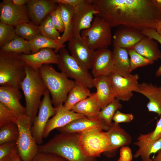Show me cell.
I'll return each mask as SVG.
<instances>
[{
  "label": "cell",
  "instance_id": "17",
  "mask_svg": "<svg viewBox=\"0 0 161 161\" xmlns=\"http://www.w3.org/2000/svg\"><path fill=\"white\" fill-rule=\"evenodd\" d=\"M55 108L56 113L48 120L44 131L43 138L47 137L53 130L63 127L75 120L85 117L67 109L63 105Z\"/></svg>",
  "mask_w": 161,
  "mask_h": 161
},
{
  "label": "cell",
  "instance_id": "30",
  "mask_svg": "<svg viewBox=\"0 0 161 161\" xmlns=\"http://www.w3.org/2000/svg\"><path fill=\"white\" fill-rule=\"evenodd\" d=\"M91 94L87 86L75 81V84L69 93L63 105L67 109L71 110L76 104L89 97Z\"/></svg>",
  "mask_w": 161,
  "mask_h": 161
},
{
  "label": "cell",
  "instance_id": "46",
  "mask_svg": "<svg viewBox=\"0 0 161 161\" xmlns=\"http://www.w3.org/2000/svg\"><path fill=\"white\" fill-rule=\"evenodd\" d=\"M58 4L69 5L74 7L85 2L86 0H53Z\"/></svg>",
  "mask_w": 161,
  "mask_h": 161
},
{
  "label": "cell",
  "instance_id": "51",
  "mask_svg": "<svg viewBox=\"0 0 161 161\" xmlns=\"http://www.w3.org/2000/svg\"><path fill=\"white\" fill-rule=\"evenodd\" d=\"M154 0L158 8L161 10V0Z\"/></svg>",
  "mask_w": 161,
  "mask_h": 161
},
{
  "label": "cell",
  "instance_id": "54",
  "mask_svg": "<svg viewBox=\"0 0 161 161\" xmlns=\"http://www.w3.org/2000/svg\"><path fill=\"white\" fill-rule=\"evenodd\" d=\"M141 161H154L153 160H152L150 158L146 159L145 160H142Z\"/></svg>",
  "mask_w": 161,
  "mask_h": 161
},
{
  "label": "cell",
  "instance_id": "19",
  "mask_svg": "<svg viewBox=\"0 0 161 161\" xmlns=\"http://www.w3.org/2000/svg\"><path fill=\"white\" fill-rule=\"evenodd\" d=\"M91 69L94 77L108 76L114 70L112 52L108 48L95 51Z\"/></svg>",
  "mask_w": 161,
  "mask_h": 161
},
{
  "label": "cell",
  "instance_id": "52",
  "mask_svg": "<svg viewBox=\"0 0 161 161\" xmlns=\"http://www.w3.org/2000/svg\"><path fill=\"white\" fill-rule=\"evenodd\" d=\"M12 161H22L18 154L14 157Z\"/></svg>",
  "mask_w": 161,
  "mask_h": 161
},
{
  "label": "cell",
  "instance_id": "4",
  "mask_svg": "<svg viewBox=\"0 0 161 161\" xmlns=\"http://www.w3.org/2000/svg\"><path fill=\"white\" fill-rule=\"evenodd\" d=\"M26 76L21 84L26 103V114L32 125L37 115L41 97L47 89L38 70H35L26 65Z\"/></svg>",
  "mask_w": 161,
  "mask_h": 161
},
{
  "label": "cell",
  "instance_id": "27",
  "mask_svg": "<svg viewBox=\"0 0 161 161\" xmlns=\"http://www.w3.org/2000/svg\"><path fill=\"white\" fill-rule=\"evenodd\" d=\"M61 8V13L63 22L64 30L60 39L56 41L58 44L57 49L54 50L56 53L61 48L64 47V43L69 41L73 38L72 19L74 7L72 6L59 4Z\"/></svg>",
  "mask_w": 161,
  "mask_h": 161
},
{
  "label": "cell",
  "instance_id": "7",
  "mask_svg": "<svg viewBox=\"0 0 161 161\" xmlns=\"http://www.w3.org/2000/svg\"><path fill=\"white\" fill-rule=\"evenodd\" d=\"M111 28L103 19L95 16L91 26L82 30L80 36L83 41L95 51L108 48L112 41Z\"/></svg>",
  "mask_w": 161,
  "mask_h": 161
},
{
  "label": "cell",
  "instance_id": "24",
  "mask_svg": "<svg viewBox=\"0 0 161 161\" xmlns=\"http://www.w3.org/2000/svg\"><path fill=\"white\" fill-rule=\"evenodd\" d=\"M151 132L145 134H140L137 141L134 144L138 148L133 156L134 158L140 157L142 160L150 158L153 154L158 152L161 150V137L159 139L152 140L151 138Z\"/></svg>",
  "mask_w": 161,
  "mask_h": 161
},
{
  "label": "cell",
  "instance_id": "14",
  "mask_svg": "<svg viewBox=\"0 0 161 161\" xmlns=\"http://www.w3.org/2000/svg\"><path fill=\"white\" fill-rule=\"evenodd\" d=\"M70 55L85 69H91L95 51L82 40L72 38L69 41Z\"/></svg>",
  "mask_w": 161,
  "mask_h": 161
},
{
  "label": "cell",
  "instance_id": "48",
  "mask_svg": "<svg viewBox=\"0 0 161 161\" xmlns=\"http://www.w3.org/2000/svg\"><path fill=\"white\" fill-rule=\"evenodd\" d=\"M12 1L15 4L21 6L26 5L29 0H12Z\"/></svg>",
  "mask_w": 161,
  "mask_h": 161
},
{
  "label": "cell",
  "instance_id": "2",
  "mask_svg": "<svg viewBox=\"0 0 161 161\" xmlns=\"http://www.w3.org/2000/svg\"><path fill=\"white\" fill-rule=\"evenodd\" d=\"M38 151L52 153L67 161H97L84 153L78 133H60L46 143L38 146Z\"/></svg>",
  "mask_w": 161,
  "mask_h": 161
},
{
  "label": "cell",
  "instance_id": "53",
  "mask_svg": "<svg viewBox=\"0 0 161 161\" xmlns=\"http://www.w3.org/2000/svg\"><path fill=\"white\" fill-rule=\"evenodd\" d=\"M155 75L157 77H159L161 75V66L159 67L156 71Z\"/></svg>",
  "mask_w": 161,
  "mask_h": 161
},
{
  "label": "cell",
  "instance_id": "38",
  "mask_svg": "<svg viewBox=\"0 0 161 161\" xmlns=\"http://www.w3.org/2000/svg\"><path fill=\"white\" fill-rule=\"evenodd\" d=\"M14 27L0 21V46L14 39L16 36Z\"/></svg>",
  "mask_w": 161,
  "mask_h": 161
},
{
  "label": "cell",
  "instance_id": "16",
  "mask_svg": "<svg viewBox=\"0 0 161 161\" xmlns=\"http://www.w3.org/2000/svg\"><path fill=\"white\" fill-rule=\"evenodd\" d=\"M145 36L140 30L120 26L112 36V41L114 47L127 49L131 48Z\"/></svg>",
  "mask_w": 161,
  "mask_h": 161
},
{
  "label": "cell",
  "instance_id": "8",
  "mask_svg": "<svg viewBox=\"0 0 161 161\" xmlns=\"http://www.w3.org/2000/svg\"><path fill=\"white\" fill-rule=\"evenodd\" d=\"M103 130L96 127L78 133L80 145L87 156L96 158L108 151L110 141L106 132Z\"/></svg>",
  "mask_w": 161,
  "mask_h": 161
},
{
  "label": "cell",
  "instance_id": "18",
  "mask_svg": "<svg viewBox=\"0 0 161 161\" xmlns=\"http://www.w3.org/2000/svg\"><path fill=\"white\" fill-rule=\"evenodd\" d=\"M19 56L26 65L36 70L44 64H57L59 57L58 54L50 48L43 49L34 53L20 54Z\"/></svg>",
  "mask_w": 161,
  "mask_h": 161
},
{
  "label": "cell",
  "instance_id": "22",
  "mask_svg": "<svg viewBox=\"0 0 161 161\" xmlns=\"http://www.w3.org/2000/svg\"><path fill=\"white\" fill-rule=\"evenodd\" d=\"M99 127L108 131L109 127L100 119L84 117L75 120L64 126L57 129L60 133H79L93 128Z\"/></svg>",
  "mask_w": 161,
  "mask_h": 161
},
{
  "label": "cell",
  "instance_id": "33",
  "mask_svg": "<svg viewBox=\"0 0 161 161\" xmlns=\"http://www.w3.org/2000/svg\"><path fill=\"white\" fill-rule=\"evenodd\" d=\"M29 42L31 53L36 52L44 48L55 50L58 47L55 41L41 35L38 36Z\"/></svg>",
  "mask_w": 161,
  "mask_h": 161
},
{
  "label": "cell",
  "instance_id": "42",
  "mask_svg": "<svg viewBox=\"0 0 161 161\" xmlns=\"http://www.w3.org/2000/svg\"><path fill=\"white\" fill-rule=\"evenodd\" d=\"M31 161H67L54 154L38 152Z\"/></svg>",
  "mask_w": 161,
  "mask_h": 161
},
{
  "label": "cell",
  "instance_id": "50",
  "mask_svg": "<svg viewBox=\"0 0 161 161\" xmlns=\"http://www.w3.org/2000/svg\"><path fill=\"white\" fill-rule=\"evenodd\" d=\"M154 161H161V150L157 152V154L154 158Z\"/></svg>",
  "mask_w": 161,
  "mask_h": 161
},
{
  "label": "cell",
  "instance_id": "39",
  "mask_svg": "<svg viewBox=\"0 0 161 161\" xmlns=\"http://www.w3.org/2000/svg\"><path fill=\"white\" fill-rule=\"evenodd\" d=\"M17 154L16 142L0 145V161H12Z\"/></svg>",
  "mask_w": 161,
  "mask_h": 161
},
{
  "label": "cell",
  "instance_id": "1",
  "mask_svg": "<svg viewBox=\"0 0 161 161\" xmlns=\"http://www.w3.org/2000/svg\"><path fill=\"white\" fill-rule=\"evenodd\" d=\"M97 8L96 16L112 27L124 26L141 31L154 29L161 20V10L154 0H92Z\"/></svg>",
  "mask_w": 161,
  "mask_h": 161
},
{
  "label": "cell",
  "instance_id": "35",
  "mask_svg": "<svg viewBox=\"0 0 161 161\" xmlns=\"http://www.w3.org/2000/svg\"><path fill=\"white\" fill-rule=\"evenodd\" d=\"M41 35L55 41L59 40L61 36L53 24L50 15L48 16L38 26Z\"/></svg>",
  "mask_w": 161,
  "mask_h": 161
},
{
  "label": "cell",
  "instance_id": "21",
  "mask_svg": "<svg viewBox=\"0 0 161 161\" xmlns=\"http://www.w3.org/2000/svg\"><path fill=\"white\" fill-rule=\"evenodd\" d=\"M22 97L19 89L9 86L0 87V102L13 111L18 117L26 114L25 107L20 103Z\"/></svg>",
  "mask_w": 161,
  "mask_h": 161
},
{
  "label": "cell",
  "instance_id": "32",
  "mask_svg": "<svg viewBox=\"0 0 161 161\" xmlns=\"http://www.w3.org/2000/svg\"><path fill=\"white\" fill-rule=\"evenodd\" d=\"M15 30L17 36L28 41L41 35L38 26L30 21L22 23L18 25L15 27Z\"/></svg>",
  "mask_w": 161,
  "mask_h": 161
},
{
  "label": "cell",
  "instance_id": "37",
  "mask_svg": "<svg viewBox=\"0 0 161 161\" xmlns=\"http://www.w3.org/2000/svg\"><path fill=\"white\" fill-rule=\"evenodd\" d=\"M129 56L131 71L137 68L153 64L154 62L142 56L133 49H127Z\"/></svg>",
  "mask_w": 161,
  "mask_h": 161
},
{
  "label": "cell",
  "instance_id": "23",
  "mask_svg": "<svg viewBox=\"0 0 161 161\" xmlns=\"http://www.w3.org/2000/svg\"><path fill=\"white\" fill-rule=\"evenodd\" d=\"M136 92L146 97L149 100L147 104L149 112L161 114V86L143 82L139 84Z\"/></svg>",
  "mask_w": 161,
  "mask_h": 161
},
{
  "label": "cell",
  "instance_id": "43",
  "mask_svg": "<svg viewBox=\"0 0 161 161\" xmlns=\"http://www.w3.org/2000/svg\"><path fill=\"white\" fill-rule=\"evenodd\" d=\"M133 118L134 116L132 114L123 113L118 110L114 114L112 120L114 121V122L119 124L122 123H129Z\"/></svg>",
  "mask_w": 161,
  "mask_h": 161
},
{
  "label": "cell",
  "instance_id": "6",
  "mask_svg": "<svg viewBox=\"0 0 161 161\" xmlns=\"http://www.w3.org/2000/svg\"><path fill=\"white\" fill-rule=\"evenodd\" d=\"M16 123L19 131L18 154L22 161H31L38 152L39 145L32 134L30 119L26 114L19 116Z\"/></svg>",
  "mask_w": 161,
  "mask_h": 161
},
{
  "label": "cell",
  "instance_id": "12",
  "mask_svg": "<svg viewBox=\"0 0 161 161\" xmlns=\"http://www.w3.org/2000/svg\"><path fill=\"white\" fill-rule=\"evenodd\" d=\"M115 97L119 100L128 101L137 89L139 75L130 74L124 77L113 71L108 76Z\"/></svg>",
  "mask_w": 161,
  "mask_h": 161
},
{
  "label": "cell",
  "instance_id": "36",
  "mask_svg": "<svg viewBox=\"0 0 161 161\" xmlns=\"http://www.w3.org/2000/svg\"><path fill=\"white\" fill-rule=\"evenodd\" d=\"M122 106L120 100L115 98L112 101L100 110L99 117L109 127L112 123V120L114 114L117 110L120 109Z\"/></svg>",
  "mask_w": 161,
  "mask_h": 161
},
{
  "label": "cell",
  "instance_id": "10",
  "mask_svg": "<svg viewBox=\"0 0 161 161\" xmlns=\"http://www.w3.org/2000/svg\"><path fill=\"white\" fill-rule=\"evenodd\" d=\"M98 12L92 0H86L85 2L74 7L72 19L73 38L82 40L81 32L91 26L94 16Z\"/></svg>",
  "mask_w": 161,
  "mask_h": 161
},
{
  "label": "cell",
  "instance_id": "25",
  "mask_svg": "<svg viewBox=\"0 0 161 161\" xmlns=\"http://www.w3.org/2000/svg\"><path fill=\"white\" fill-rule=\"evenodd\" d=\"M94 87L101 109L105 107L115 98L108 76L94 77Z\"/></svg>",
  "mask_w": 161,
  "mask_h": 161
},
{
  "label": "cell",
  "instance_id": "55",
  "mask_svg": "<svg viewBox=\"0 0 161 161\" xmlns=\"http://www.w3.org/2000/svg\"><path fill=\"white\" fill-rule=\"evenodd\" d=\"M117 161H121L120 160V159L119 158V159L117 160Z\"/></svg>",
  "mask_w": 161,
  "mask_h": 161
},
{
  "label": "cell",
  "instance_id": "15",
  "mask_svg": "<svg viewBox=\"0 0 161 161\" xmlns=\"http://www.w3.org/2000/svg\"><path fill=\"white\" fill-rule=\"evenodd\" d=\"M58 5L53 0H29L26 6L30 21L38 26Z\"/></svg>",
  "mask_w": 161,
  "mask_h": 161
},
{
  "label": "cell",
  "instance_id": "44",
  "mask_svg": "<svg viewBox=\"0 0 161 161\" xmlns=\"http://www.w3.org/2000/svg\"><path fill=\"white\" fill-rule=\"evenodd\" d=\"M119 158L121 161H131L133 156L130 148L127 146L121 148Z\"/></svg>",
  "mask_w": 161,
  "mask_h": 161
},
{
  "label": "cell",
  "instance_id": "9",
  "mask_svg": "<svg viewBox=\"0 0 161 161\" xmlns=\"http://www.w3.org/2000/svg\"><path fill=\"white\" fill-rule=\"evenodd\" d=\"M57 64L61 72L68 78L84 84L89 89L94 87L93 76L71 56L64 47L59 50Z\"/></svg>",
  "mask_w": 161,
  "mask_h": 161
},
{
  "label": "cell",
  "instance_id": "28",
  "mask_svg": "<svg viewBox=\"0 0 161 161\" xmlns=\"http://www.w3.org/2000/svg\"><path fill=\"white\" fill-rule=\"evenodd\" d=\"M131 48L140 55L153 62L161 59V52L157 43L145 36Z\"/></svg>",
  "mask_w": 161,
  "mask_h": 161
},
{
  "label": "cell",
  "instance_id": "49",
  "mask_svg": "<svg viewBox=\"0 0 161 161\" xmlns=\"http://www.w3.org/2000/svg\"><path fill=\"white\" fill-rule=\"evenodd\" d=\"M154 29L161 36V20L157 21L155 24Z\"/></svg>",
  "mask_w": 161,
  "mask_h": 161
},
{
  "label": "cell",
  "instance_id": "20",
  "mask_svg": "<svg viewBox=\"0 0 161 161\" xmlns=\"http://www.w3.org/2000/svg\"><path fill=\"white\" fill-rule=\"evenodd\" d=\"M106 133L109 138L110 145L105 154L109 157L114 155L120 148L127 146L131 142L130 135L120 126L119 124L112 123Z\"/></svg>",
  "mask_w": 161,
  "mask_h": 161
},
{
  "label": "cell",
  "instance_id": "11",
  "mask_svg": "<svg viewBox=\"0 0 161 161\" xmlns=\"http://www.w3.org/2000/svg\"><path fill=\"white\" fill-rule=\"evenodd\" d=\"M53 105L50 93L47 89L40 103L38 114L31 127L32 136L38 145L43 143L44 131L49 118L56 113V109Z\"/></svg>",
  "mask_w": 161,
  "mask_h": 161
},
{
  "label": "cell",
  "instance_id": "29",
  "mask_svg": "<svg viewBox=\"0 0 161 161\" xmlns=\"http://www.w3.org/2000/svg\"><path fill=\"white\" fill-rule=\"evenodd\" d=\"M112 52L113 71L124 77H126L131 74L130 59L127 49L114 47Z\"/></svg>",
  "mask_w": 161,
  "mask_h": 161
},
{
  "label": "cell",
  "instance_id": "5",
  "mask_svg": "<svg viewBox=\"0 0 161 161\" xmlns=\"http://www.w3.org/2000/svg\"><path fill=\"white\" fill-rule=\"evenodd\" d=\"M19 54L0 51V85L20 89L26 76V64Z\"/></svg>",
  "mask_w": 161,
  "mask_h": 161
},
{
  "label": "cell",
  "instance_id": "26",
  "mask_svg": "<svg viewBox=\"0 0 161 161\" xmlns=\"http://www.w3.org/2000/svg\"><path fill=\"white\" fill-rule=\"evenodd\" d=\"M101 108L95 93L76 104L71 110L92 119H100Z\"/></svg>",
  "mask_w": 161,
  "mask_h": 161
},
{
  "label": "cell",
  "instance_id": "34",
  "mask_svg": "<svg viewBox=\"0 0 161 161\" xmlns=\"http://www.w3.org/2000/svg\"><path fill=\"white\" fill-rule=\"evenodd\" d=\"M18 134V129L16 123L8 124L0 128V145L16 143Z\"/></svg>",
  "mask_w": 161,
  "mask_h": 161
},
{
  "label": "cell",
  "instance_id": "31",
  "mask_svg": "<svg viewBox=\"0 0 161 161\" xmlns=\"http://www.w3.org/2000/svg\"><path fill=\"white\" fill-rule=\"evenodd\" d=\"M0 51L18 54L31 53L29 41L17 35L11 41L0 47Z\"/></svg>",
  "mask_w": 161,
  "mask_h": 161
},
{
  "label": "cell",
  "instance_id": "13",
  "mask_svg": "<svg viewBox=\"0 0 161 161\" xmlns=\"http://www.w3.org/2000/svg\"><path fill=\"white\" fill-rule=\"evenodd\" d=\"M0 21L16 27L24 22H30L26 5L18 6L12 0H3L0 4Z\"/></svg>",
  "mask_w": 161,
  "mask_h": 161
},
{
  "label": "cell",
  "instance_id": "3",
  "mask_svg": "<svg viewBox=\"0 0 161 161\" xmlns=\"http://www.w3.org/2000/svg\"><path fill=\"white\" fill-rule=\"evenodd\" d=\"M40 76L51 96L55 107L63 105L75 81L70 80L61 72L56 71L49 64L42 66L38 70Z\"/></svg>",
  "mask_w": 161,
  "mask_h": 161
},
{
  "label": "cell",
  "instance_id": "41",
  "mask_svg": "<svg viewBox=\"0 0 161 161\" xmlns=\"http://www.w3.org/2000/svg\"><path fill=\"white\" fill-rule=\"evenodd\" d=\"M49 15L53 24L57 30L59 32H63L64 27L61 15V8L59 4Z\"/></svg>",
  "mask_w": 161,
  "mask_h": 161
},
{
  "label": "cell",
  "instance_id": "47",
  "mask_svg": "<svg viewBox=\"0 0 161 161\" xmlns=\"http://www.w3.org/2000/svg\"><path fill=\"white\" fill-rule=\"evenodd\" d=\"M160 118L157 121L154 130L151 132V139L153 140L159 139L161 137V114Z\"/></svg>",
  "mask_w": 161,
  "mask_h": 161
},
{
  "label": "cell",
  "instance_id": "45",
  "mask_svg": "<svg viewBox=\"0 0 161 161\" xmlns=\"http://www.w3.org/2000/svg\"><path fill=\"white\" fill-rule=\"evenodd\" d=\"M143 34L145 36L156 40L161 45V36L154 29L145 28L141 30Z\"/></svg>",
  "mask_w": 161,
  "mask_h": 161
},
{
  "label": "cell",
  "instance_id": "40",
  "mask_svg": "<svg viewBox=\"0 0 161 161\" xmlns=\"http://www.w3.org/2000/svg\"><path fill=\"white\" fill-rule=\"evenodd\" d=\"M18 117L13 111L0 102V128L8 124L16 123Z\"/></svg>",
  "mask_w": 161,
  "mask_h": 161
}]
</instances>
